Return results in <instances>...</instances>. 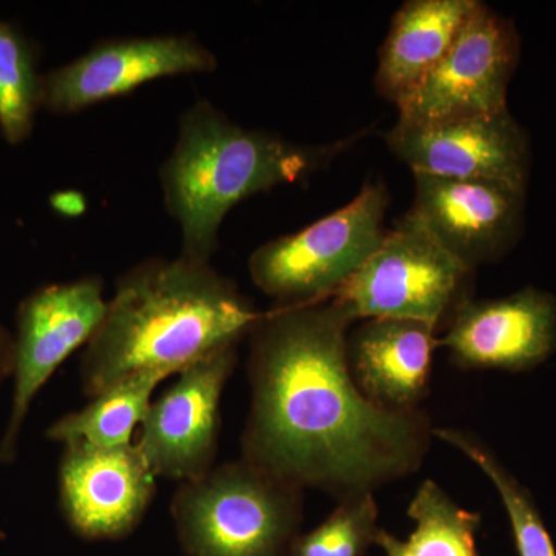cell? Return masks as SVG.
Instances as JSON below:
<instances>
[{
	"instance_id": "30bf717a",
	"label": "cell",
	"mask_w": 556,
	"mask_h": 556,
	"mask_svg": "<svg viewBox=\"0 0 556 556\" xmlns=\"http://www.w3.org/2000/svg\"><path fill=\"white\" fill-rule=\"evenodd\" d=\"M237 358L239 343L222 348L179 372L152 401L135 444L156 478L195 481L214 468L219 402Z\"/></svg>"
},
{
	"instance_id": "44dd1931",
	"label": "cell",
	"mask_w": 556,
	"mask_h": 556,
	"mask_svg": "<svg viewBox=\"0 0 556 556\" xmlns=\"http://www.w3.org/2000/svg\"><path fill=\"white\" fill-rule=\"evenodd\" d=\"M375 493L348 497L320 526L292 541L287 556H365L379 535Z\"/></svg>"
},
{
	"instance_id": "5b68a950",
	"label": "cell",
	"mask_w": 556,
	"mask_h": 556,
	"mask_svg": "<svg viewBox=\"0 0 556 556\" xmlns=\"http://www.w3.org/2000/svg\"><path fill=\"white\" fill-rule=\"evenodd\" d=\"M388 203L382 181L365 182L345 206L255 249L248 260L252 283L277 306L334 298L386 239Z\"/></svg>"
},
{
	"instance_id": "6da1fadb",
	"label": "cell",
	"mask_w": 556,
	"mask_h": 556,
	"mask_svg": "<svg viewBox=\"0 0 556 556\" xmlns=\"http://www.w3.org/2000/svg\"><path fill=\"white\" fill-rule=\"evenodd\" d=\"M353 324L328 299L276 306L248 336L251 409L241 457L338 501L416 473L433 441L426 413L387 412L362 393L348 364Z\"/></svg>"
},
{
	"instance_id": "3957f363",
	"label": "cell",
	"mask_w": 556,
	"mask_h": 556,
	"mask_svg": "<svg viewBox=\"0 0 556 556\" xmlns=\"http://www.w3.org/2000/svg\"><path fill=\"white\" fill-rule=\"evenodd\" d=\"M350 141L313 146L247 129L207 100L193 102L159 170L164 207L181 232V257L211 263L219 229L241 201L308 179Z\"/></svg>"
},
{
	"instance_id": "ac0fdd59",
	"label": "cell",
	"mask_w": 556,
	"mask_h": 556,
	"mask_svg": "<svg viewBox=\"0 0 556 556\" xmlns=\"http://www.w3.org/2000/svg\"><path fill=\"white\" fill-rule=\"evenodd\" d=\"M408 517L416 526L407 540L379 530L376 546L386 556H481L477 547L481 515L460 507L433 479L417 489Z\"/></svg>"
},
{
	"instance_id": "277c9868",
	"label": "cell",
	"mask_w": 556,
	"mask_h": 556,
	"mask_svg": "<svg viewBox=\"0 0 556 556\" xmlns=\"http://www.w3.org/2000/svg\"><path fill=\"white\" fill-rule=\"evenodd\" d=\"M303 492L241 457L181 482L172 517L188 556H287L299 535Z\"/></svg>"
},
{
	"instance_id": "9a60e30c",
	"label": "cell",
	"mask_w": 556,
	"mask_h": 556,
	"mask_svg": "<svg viewBox=\"0 0 556 556\" xmlns=\"http://www.w3.org/2000/svg\"><path fill=\"white\" fill-rule=\"evenodd\" d=\"M437 329L407 318H368L348 338V364L357 387L378 407L420 409L433 368Z\"/></svg>"
},
{
	"instance_id": "52a82bcc",
	"label": "cell",
	"mask_w": 556,
	"mask_h": 556,
	"mask_svg": "<svg viewBox=\"0 0 556 556\" xmlns=\"http://www.w3.org/2000/svg\"><path fill=\"white\" fill-rule=\"evenodd\" d=\"M521 38L514 21L481 3L452 49L396 105L397 123L434 126L508 110Z\"/></svg>"
},
{
	"instance_id": "ba28073f",
	"label": "cell",
	"mask_w": 556,
	"mask_h": 556,
	"mask_svg": "<svg viewBox=\"0 0 556 556\" xmlns=\"http://www.w3.org/2000/svg\"><path fill=\"white\" fill-rule=\"evenodd\" d=\"M105 311L104 280L98 276L49 285L22 302L11 369L14 393L0 439V466L16 457L22 427L40 388L70 354L90 342Z\"/></svg>"
},
{
	"instance_id": "7a4b0ae2",
	"label": "cell",
	"mask_w": 556,
	"mask_h": 556,
	"mask_svg": "<svg viewBox=\"0 0 556 556\" xmlns=\"http://www.w3.org/2000/svg\"><path fill=\"white\" fill-rule=\"evenodd\" d=\"M262 311L211 263L150 257L118 277L80 361L89 397L142 372L175 376L247 338Z\"/></svg>"
},
{
	"instance_id": "5bb4252c",
	"label": "cell",
	"mask_w": 556,
	"mask_h": 556,
	"mask_svg": "<svg viewBox=\"0 0 556 556\" xmlns=\"http://www.w3.org/2000/svg\"><path fill=\"white\" fill-rule=\"evenodd\" d=\"M155 478L137 444L101 448L73 442L61 460L62 511L89 540L127 535L148 511Z\"/></svg>"
},
{
	"instance_id": "d6986e66",
	"label": "cell",
	"mask_w": 556,
	"mask_h": 556,
	"mask_svg": "<svg viewBox=\"0 0 556 556\" xmlns=\"http://www.w3.org/2000/svg\"><path fill=\"white\" fill-rule=\"evenodd\" d=\"M433 438L459 450L489 477L500 493L510 519L511 532L519 556H556L554 541L548 535L535 501L514 475L501 464L495 453L473 433L459 428H433Z\"/></svg>"
},
{
	"instance_id": "ffe728a7",
	"label": "cell",
	"mask_w": 556,
	"mask_h": 556,
	"mask_svg": "<svg viewBox=\"0 0 556 556\" xmlns=\"http://www.w3.org/2000/svg\"><path fill=\"white\" fill-rule=\"evenodd\" d=\"M42 108V76L28 39L0 20V131L9 144L30 137Z\"/></svg>"
},
{
	"instance_id": "603a6c76",
	"label": "cell",
	"mask_w": 556,
	"mask_h": 556,
	"mask_svg": "<svg viewBox=\"0 0 556 556\" xmlns=\"http://www.w3.org/2000/svg\"><path fill=\"white\" fill-rule=\"evenodd\" d=\"M13 346L7 332L0 327V382L13 369Z\"/></svg>"
},
{
	"instance_id": "8992f818",
	"label": "cell",
	"mask_w": 556,
	"mask_h": 556,
	"mask_svg": "<svg viewBox=\"0 0 556 556\" xmlns=\"http://www.w3.org/2000/svg\"><path fill=\"white\" fill-rule=\"evenodd\" d=\"M473 269L416 218L404 215L368 262L334 295L358 318H407L438 329L470 299Z\"/></svg>"
},
{
	"instance_id": "9c48e42d",
	"label": "cell",
	"mask_w": 556,
	"mask_h": 556,
	"mask_svg": "<svg viewBox=\"0 0 556 556\" xmlns=\"http://www.w3.org/2000/svg\"><path fill=\"white\" fill-rule=\"evenodd\" d=\"M217 67L214 51L190 33L102 39L42 76V108L72 115L153 80L207 75Z\"/></svg>"
},
{
	"instance_id": "7402d4cb",
	"label": "cell",
	"mask_w": 556,
	"mask_h": 556,
	"mask_svg": "<svg viewBox=\"0 0 556 556\" xmlns=\"http://www.w3.org/2000/svg\"><path fill=\"white\" fill-rule=\"evenodd\" d=\"M51 206L62 215H79L84 208L83 197L76 192H58L51 197Z\"/></svg>"
},
{
	"instance_id": "2e32d148",
	"label": "cell",
	"mask_w": 556,
	"mask_h": 556,
	"mask_svg": "<svg viewBox=\"0 0 556 556\" xmlns=\"http://www.w3.org/2000/svg\"><path fill=\"white\" fill-rule=\"evenodd\" d=\"M481 0H409L391 21L379 53L376 89L397 105L427 78L468 21Z\"/></svg>"
},
{
	"instance_id": "7c38bea8",
	"label": "cell",
	"mask_w": 556,
	"mask_h": 556,
	"mask_svg": "<svg viewBox=\"0 0 556 556\" xmlns=\"http://www.w3.org/2000/svg\"><path fill=\"white\" fill-rule=\"evenodd\" d=\"M413 177L408 214L468 268L497 262L521 239L526 192L475 179Z\"/></svg>"
},
{
	"instance_id": "4fadbf2b",
	"label": "cell",
	"mask_w": 556,
	"mask_h": 556,
	"mask_svg": "<svg viewBox=\"0 0 556 556\" xmlns=\"http://www.w3.org/2000/svg\"><path fill=\"white\" fill-rule=\"evenodd\" d=\"M438 346L447 348L457 368H536L556 351V299L532 287L503 299H468Z\"/></svg>"
},
{
	"instance_id": "e0dca14e",
	"label": "cell",
	"mask_w": 556,
	"mask_h": 556,
	"mask_svg": "<svg viewBox=\"0 0 556 556\" xmlns=\"http://www.w3.org/2000/svg\"><path fill=\"white\" fill-rule=\"evenodd\" d=\"M167 378L164 372H142L121 380L94 396L87 407L58 419L47 430V438L64 445L83 442L91 447H129L156 387Z\"/></svg>"
},
{
	"instance_id": "8fae6325",
	"label": "cell",
	"mask_w": 556,
	"mask_h": 556,
	"mask_svg": "<svg viewBox=\"0 0 556 556\" xmlns=\"http://www.w3.org/2000/svg\"><path fill=\"white\" fill-rule=\"evenodd\" d=\"M383 138L413 174L496 182L527 192L532 152L510 110L434 126L396 123Z\"/></svg>"
}]
</instances>
